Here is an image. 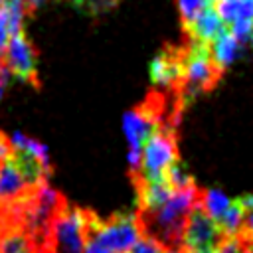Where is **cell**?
<instances>
[{
    "label": "cell",
    "instance_id": "6da1fadb",
    "mask_svg": "<svg viewBox=\"0 0 253 253\" xmlns=\"http://www.w3.org/2000/svg\"><path fill=\"white\" fill-rule=\"evenodd\" d=\"M202 188L192 186L174 192L162 206L136 210V223L142 235L156 239L166 251H184V231L190 211L200 204Z\"/></svg>",
    "mask_w": 253,
    "mask_h": 253
},
{
    "label": "cell",
    "instance_id": "7a4b0ae2",
    "mask_svg": "<svg viewBox=\"0 0 253 253\" xmlns=\"http://www.w3.org/2000/svg\"><path fill=\"white\" fill-rule=\"evenodd\" d=\"M95 211L65 204L49 221L38 241H30L32 253H83Z\"/></svg>",
    "mask_w": 253,
    "mask_h": 253
},
{
    "label": "cell",
    "instance_id": "3957f363",
    "mask_svg": "<svg viewBox=\"0 0 253 253\" xmlns=\"http://www.w3.org/2000/svg\"><path fill=\"white\" fill-rule=\"evenodd\" d=\"M223 71L225 69L217 63V59L211 53V45L188 42V59H186L184 81L176 93L188 107L200 95L213 91L219 85Z\"/></svg>",
    "mask_w": 253,
    "mask_h": 253
},
{
    "label": "cell",
    "instance_id": "277c9868",
    "mask_svg": "<svg viewBox=\"0 0 253 253\" xmlns=\"http://www.w3.org/2000/svg\"><path fill=\"white\" fill-rule=\"evenodd\" d=\"M138 237L140 229L136 223V215L128 211H117L107 217H99L95 213L89 225V239H95L115 253H128Z\"/></svg>",
    "mask_w": 253,
    "mask_h": 253
},
{
    "label": "cell",
    "instance_id": "5b68a950",
    "mask_svg": "<svg viewBox=\"0 0 253 253\" xmlns=\"http://www.w3.org/2000/svg\"><path fill=\"white\" fill-rule=\"evenodd\" d=\"M180 160V132L176 128H154L142 144L140 172L146 178L162 180L164 170Z\"/></svg>",
    "mask_w": 253,
    "mask_h": 253
},
{
    "label": "cell",
    "instance_id": "8992f818",
    "mask_svg": "<svg viewBox=\"0 0 253 253\" xmlns=\"http://www.w3.org/2000/svg\"><path fill=\"white\" fill-rule=\"evenodd\" d=\"M188 59V42L166 43L150 61V83L162 91H178L184 81Z\"/></svg>",
    "mask_w": 253,
    "mask_h": 253
},
{
    "label": "cell",
    "instance_id": "52a82bcc",
    "mask_svg": "<svg viewBox=\"0 0 253 253\" xmlns=\"http://www.w3.org/2000/svg\"><path fill=\"white\" fill-rule=\"evenodd\" d=\"M4 61L12 75H16L20 81L28 83L34 89H42L40 73H38V51L28 40L26 32H14L4 55Z\"/></svg>",
    "mask_w": 253,
    "mask_h": 253
},
{
    "label": "cell",
    "instance_id": "ba28073f",
    "mask_svg": "<svg viewBox=\"0 0 253 253\" xmlns=\"http://www.w3.org/2000/svg\"><path fill=\"white\" fill-rule=\"evenodd\" d=\"M223 231L219 223L198 204L186 221L184 243L186 249H215V245L223 239Z\"/></svg>",
    "mask_w": 253,
    "mask_h": 253
},
{
    "label": "cell",
    "instance_id": "9c48e42d",
    "mask_svg": "<svg viewBox=\"0 0 253 253\" xmlns=\"http://www.w3.org/2000/svg\"><path fill=\"white\" fill-rule=\"evenodd\" d=\"M184 30V36L188 42H198V43H208L211 45V42L225 30L223 28V22L217 14V10L213 8V4L208 0L200 12L188 22L182 26Z\"/></svg>",
    "mask_w": 253,
    "mask_h": 253
},
{
    "label": "cell",
    "instance_id": "30bf717a",
    "mask_svg": "<svg viewBox=\"0 0 253 253\" xmlns=\"http://www.w3.org/2000/svg\"><path fill=\"white\" fill-rule=\"evenodd\" d=\"M34 184L28 182L14 158L0 162V206L20 202L28 196Z\"/></svg>",
    "mask_w": 253,
    "mask_h": 253
},
{
    "label": "cell",
    "instance_id": "8fae6325",
    "mask_svg": "<svg viewBox=\"0 0 253 253\" xmlns=\"http://www.w3.org/2000/svg\"><path fill=\"white\" fill-rule=\"evenodd\" d=\"M239 47H241V42L233 36V32L229 30H223L213 42H211V53L213 57L217 59V63L225 69L237 55H239Z\"/></svg>",
    "mask_w": 253,
    "mask_h": 253
},
{
    "label": "cell",
    "instance_id": "7c38bea8",
    "mask_svg": "<svg viewBox=\"0 0 253 253\" xmlns=\"http://www.w3.org/2000/svg\"><path fill=\"white\" fill-rule=\"evenodd\" d=\"M213 253H253V231L241 229L237 235H225Z\"/></svg>",
    "mask_w": 253,
    "mask_h": 253
},
{
    "label": "cell",
    "instance_id": "4fadbf2b",
    "mask_svg": "<svg viewBox=\"0 0 253 253\" xmlns=\"http://www.w3.org/2000/svg\"><path fill=\"white\" fill-rule=\"evenodd\" d=\"M162 180L172 188V192H180V190H186V188L196 186L194 176L190 174V170L186 168V164H184L182 160L172 162V164L164 170Z\"/></svg>",
    "mask_w": 253,
    "mask_h": 253
},
{
    "label": "cell",
    "instance_id": "5bb4252c",
    "mask_svg": "<svg viewBox=\"0 0 253 253\" xmlns=\"http://www.w3.org/2000/svg\"><path fill=\"white\" fill-rule=\"evenodd\" d=\"M217 223H219L223 235H237L245 227V211L237 198L229 204V208L223 211V215L217 219Z\"/></svg>",
    "mask_w": 253,
    "mask_h": 253
},
{
    "label": "cell",
    "instance_id": "9a60e30c",
    "mask_svg": "<svg viewBox=\"0 0 253 253\" xmlns=\"http://www.w3.org/2000/svg\"><path fill=\"white\" fill-rule=\"evenodd\" d=\"M229 198L223 194V192H219V190H215V188H206V190H202V194H200V206L217 221L221 215H223V211L229 208Z\"/></svg>",
    "mask_w": 253,
    "mask_h": 253
},
{
    "label": "cell",
    "instance_id": "2e32d148",
    "mask_svg": "<svg viewBox=\"0 0 253 253\" xmlns=\"http://www.w3.org/2000/svg\"><path fill=\"white\" fill-rule=\"evenodd\" d=\"M213 8L217 10L219 18L223 24H235L237 18H239V6H241V0H215L211 2Z\"/></svg>",
    "mask_w": 253,
    "mask_h": 253
},
{
    "label": "cell",
    "instance_id": "e0dca14e",
    "mask_svg": "<svg viewBox=\"0 0 253 253\" xmlns=\"http://www.w3.org/2000/svg\"><path fill=\"white\" fill-rule=\"evenodd\" d=\"M12 38V26H10V14L6 6H0V57H4V49H8Z\"/></svg>",
    "mask_w": 253,
    "mask_h": 253
},
{
    "label": "cell",
    "instance_id": "ac0fdd59",
    "mask_svg": "<svg viewBox=\"0 0 253 253\" xmlns=\"http://www.w3.org/2000/svg\"><path fill=\"white\" fill-rule=\"evenodd\" d=\"M208 0H176L178 4V12H180V20H182V26L188 24L198 12L200 8L206 4Z\"/></svg>",
    "mask_w": 253,
    "mask_h": 253
},
{
    "label": "cell",
    "instance_id": "d6986e66",
    "mask_svg": "<svg viewBox=\"0 0 253 253\" xmlns=\"http://www.w3.org/2000/svg\"><path fill=\"white\" fill-rule=\"evenodd\" d=\"M166 249L156 241V239H152V237H148V235H142L140 233V237H138V241L130 247V251L128 253H164Z\"/></svg>",
    "mask_w": 253,
    "mask_h": 253
},
{
    "label": "cell",
    "instance_id": "ffe728a7",
    "mask_svg": "<svg viewBox=\"0 0 253 253\" xmlns=\"http://www.w3.org/2000/svg\"><path fill=\"white\" fill-rule=\"evenodd\" d=\"M237 200H239V204L245 211V227L243 229L253 231V194H243Z\"/></svg>",
    "mask_w": 253,
    "mask_h": 253
},
{
    "label": "cell",
    "instance_id": "44dd1931",
    "mask_svg": "<svg viewBox=\"0 0 253 253\" xmlns=\"http://www.w3.org/2000/svg\"><path fill=\"white\" fill-rule=\"evenodd\" d=\"M14 152H16V146H14L12 138L0 130V162L14 158Z\"/></svg>",
    "mask_w": 253,
    "mask_h": 253
},
{
    "label": "cell",
    "instance_id": "7402d4cb",
    "mask_svg": "<svg viewBox=\"0 0 253 253\" xmlns=\"http://www.w3.org/2000/svg\"><path fill=\"white\" fill-rule=\"evenodd\" d=\"M83 253H115L107 247H103L101 243H97L95 239H87V245H85V251Z\"/></svg>",
    "mask_w": 253,
    "mask_h": 253
},
{
    "label": "cell",
    "instance_id": "603a6c76",
    "mask_svg": "<svg viewBox=\"0 0 253 253\" xmlns=\"http://www.w3.org/2000/svg\"><path fill=\"white\" fill-rule=\"evenodd\" d=\"M43 2H49V0H26V6H28V10H30V14H34Z\"/></svg>",
    "mask_w": 253,
    "mask_h": 253
},
{
    "label": "cell",
    "instance_id": "cb8c5ba5",
    "mask_svg": "<svg viewBox=\"0 0 253 253\" xmlns=\"http://www.w3.org/2000/svg\"><path fill=\"white\" fill-rule=\"evenodd\" d=\"M164 253H184V251H164Z\"/></svg>",
    "mask_w": 253,
    "mask_h": 253
},
{
    "label": "cell",
    "instance_id": "d4e9b609",
    "mask_svg": "<svg viewBox=\"0 0 253 253\" xmlns=\"http://www.w3.org/2000/svg\"><path fill=\"white\" fill-rule=\"evenodd\" d=\"M2 4H4V0H0V6H2Z\"/></svg>",
    "mask_w": 253,
    "mask_h": 253
}]
</instances>
